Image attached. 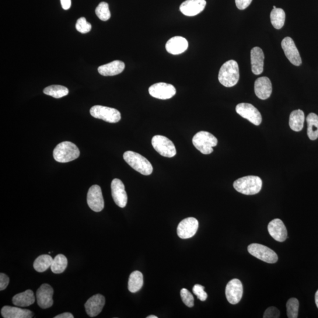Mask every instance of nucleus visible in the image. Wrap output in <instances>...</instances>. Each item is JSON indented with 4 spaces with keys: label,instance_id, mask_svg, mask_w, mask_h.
<instances>
[{
    "label": "nucleus",
    "instance_id": "nucleus-1",
    "mask_svg": "<svg viewBox=\"0 0 318 318\" xmlns=\"http://www.w3.org/2000/svg\"><path fill=\"white\" fill-rule=\"evenodd\" d=\"M239 77L238 64L236 61L230 60L222 65L219 71L218 79L223 86L232 87L238 83Z\"/></svg>",
    "mask_w": 318,
    "mask_h": 318
},
{
    "label": "nucleus",
    "instance_id": "nucleus-2",
    "mask_svg": "<svg viewBox=\"0 0 318 318\" xmlns=\"http://www.w3.org/2000/svg\"><path fill=\"white\" fill-rule=\"evenodd\" d=\"M123 158L129 166L143 175L148 176L153 172V166L149 160L138 153L127 151Z\"/></svg>",
    "mask_w": 318,
    "mask_h": 318
},
{
    "label": "nucleus",
    "instance_id": "nucleus-3",
    "mask_svg": "<svg viewBox=\"0 0 318 318\" xmlns=\"http://www.w3.org/2000/svg\"><path fill=\"white\" fill-rule=\"evenodd\" d=\"M233 187L240 194L246 195H256L261 190L262 180L258 176L243 177L235 181Z\"/></svg>",
    "mask_w": 318,
    "mask_h": 318
},
{
    "label": "nucleus",
    "instance_id": "nucleus-4",
    "mask_svg": "<svg viewBox=\"0 0 318 318\" xmlns=\"http://www.w3.org/2000/svg\"><path fill=\"white\" fill-rule=\"evenodd\" d=\"M80 150L78 147L71 142H63L58 144L54 150L53 157L57 162L68 163L78 159Z\"/></svg>",
    "mask_w": 318,
    "mask_h": 318
},
{
    "label": "nucleus",
    "instance_id": "nucleus-5",
    "mask_svg": "<svg viewBox=\"0 0 318 318\" xmlns=\"http://www.w3.org/2000/svg\"><path fill=\"white\" fill-rule=\"evenodd\" d=\"M192 142L199 151L204 155H209L214 152L213 148L217 146L218 139L208 132L201 131L194 136Z\"/></svg>",
    "mask_w": 318,
    "mask_h": 318
},
{
    "label": "nucleus",
    "instance_id": "nucleus-6",
    "mask_svg": "<svg viewBox=\"0 0 318 318\" xmlns=\"http://www.w3.org/2000/svg\"><path fill=\"white\" fill-rule=\"evenodd\" d=\"M90 113L93 117L111 123H117L121 120L120 111L113 108L97 105L91 108Z\"/></svg>",
    "mask_w": 318,
    "mask_h": 318
},
{
    "label": "nucleus",
    "instance_id": "nucleus-7",
    "mask_svg": "<svg viewBox=\"0 0 318 318\" xmlns=\"http://www.w3.org/2000/svg\"><path fill=\"white\" fill-rule=\"evenodd\" d=\"M247 250L254 257L268 264H275L278 260V255L273 250L261 244H250Z\"/></svg>",
    "mask_w": 318,
    "mask_h": 318
},
{
    "label": "nucleus",
    "instance_id": "nucleus-8",
    "mask_svg": "<svg viewBox=\"0 0 318 318\" xmlns=\"http://www.w3.org/2000/svg\"><path fill=\"white\" fill-rule=\"evenodd\" d=\"M152 144L156 151L162 156L171 158L176 155V149L173 143L165 136H154L152 140Z\"/></svg>",
    "mask_w": 318,
    "mask_h": 318
},
{
    "label": "nucleus",
    "instance_id": "nucleus-9",
    "mask_svg": "<svg viewBox=\"0 0 318 318\" xmlns=\"http://www.w3.org/2000/svg\"><path fill=\"white\" fill-rule=\"evenodd\" d=\"M236 111L240 116L246 118L255 125H260L262 120L261 114L252 104L242 103L237 104Z\"/></svg>",
    "mask_w": 318,
    "mask_h": 318
},
{
    "label": "nucleus",
    "instance_id": "nucleus-10",
    "mask_svg": "<svg viewBox=\"0 0 318 318\" xmlns=\"http://www.w3.org/2000/svg\"><path fill=\"white\" fill-rule=\"evenodd\" d=\"M150 96L161 100L171 99L176 93L175 87L170 84L157 83L154 84L149 89Z\"/></svg>",
    "mask_w": 318,
    "mask_h": 318
},
{
    "label": "nucleus",
    "instance_id": "nucleus-11",
    "mask_svg": "<svg viewBox=\"0 0 318 318\" xmlns=\"http://www.w3.org/2000/svg\"><path fill=\"white\" fill-rule=\"evenodd\" d=\"M87 202L89 208L94 212H100L104 207V202L101 187L98 185L90 187L87 193Z\"/></svg>",
    "mask_w": 318,
    "mask_h": 318
},
{
    "label": "nucleus",
    "instance_id": "nucleus-12",
    "mask_svg": "<svg viewBox=\"0 0 318 318\" xmlns=\"http://www.w3.org/2000/svg\"><path fill=\"white\" fill-rule=\"evenodd\" d=\"M198 227L199 222L197 219L192 217L184 219L177 226V235L183 239L190 238L197 233Z\"/></svg>",
    "mask_w": 318,
    "mask_h": 318
},
{
    "label": "nucleus",
    "instance_id": "nucleus-13",
    "mask_svg": "<svg viewBox=\"0 0 318 318\" xmlns=\"http://www.w3.org/2000/svg\"><path fill=\"white\" fill-rule=\"evenodd\" d=\"M243 292V285L239 279H233L226 285L225 290L226 298L232 305H236L240 301L242 298Z\"/></svg>",
    "mask_w": 318,
    "mask_h": 318
},
{
    "label": "nucleus",
    "instance_id": "nucleus-14",
    "mask_svg": "<svg viewBox=\"0 0 318 318\" xmlns=\"http://www.w3.org/2000/svg\"><path fill=\"white\" fill-rule=\"evenodd\" d=\"M281 46L286 57L292 65L296 66L301 65V57L292 38L289 37H285L282 41Z\"/></svg>",
    "mask_w": 318,
    "mask_h": 318
},
{
    "label": "nucleus",
    "instance_id": "nucleus-15",
    "mask_svg": "<svg viewBox=\"0 0 318 318\" xmlns=\"http://www.w3.org/2000/svg\"><path fill=\"white\" fill-rule=\"evenodd\" d=\"M111 188L115 204L120 208L125 207L128 203V195L123 183L120 179H114L111 182Z\"/></svg>",
    "mask_w": 318,
    "mask_h": 318
},
{
    "label": "nucleus",
    "instance_id": "nucleus-16",
    "mask_svg": "<svg viewBox=\"0 0 318 318\" xmlns=\"http://www.w3.org/2000/svg\"><path fill=\"white\" fill-rule=\"evenodd\" d=\"M54 294L53 289L50 285H42L37 290L36 297L37 303L42 309H47L53 304L52 296Z\"/></svg>",
    "mask_w": 318,
    "mask_h": 318
},
{
    "label": "nucleus",
    "instance_id": "nucleus-17",
    "mask_svg": "<svg viewBox=\"0 0 318 318\" xmlns=\"http://www.w3.org/2000/svg\"><path fill=\"white\" fill-rule=\"evenodd\" d=\"M268 230L270 235L278 242H284L287 239V229L281 219H275L270 222L268 226Z\"/></svg>",
    "mask_w": 318,
    "mask_h": 318
},
{
    "label": "nucleus",
    "instance_id": "nucleus-18",
    "mask_svg": "<svg viewBox=\"0 0 318 318\" xmlns=\"http://www.w3.org/2000/svg\"><path fill=\"white\" fill-rule=\"evenodd\" d=\"M206 5L205 0H186L180 6V10L184 16L192 17L204 11Z\"/></svg>",
    "mask_w": 318,
    "mask_h": 318
},
{
    "label": "nucleus",
    "instance_id": "nucleus-19",
    "mask_svg": "<svg viewBox=\"0 0 318 318\" xmlns=\"http://www.w3.org/2000/svg\"><path fill=\"white\" fill-rule=\"evenodd\" d=\"M105 302L104 297L100 294L91 297L85 305L87 314L92 317L97 316L102 311Z\"/></svg>",
    "mask_w": 318,
    "mask_h": 318
},
{
    "label": "nucleus",
    "instance_id": "nucleus-20",
    "mask_svg": "<svg viewBox=\"0 0 318 318\" xmlns=\"http://www.w3.org/2000/svg\"><path fill=\"white\" fill-rule=\"evenodd\" d=\"M255 92L257 96L261 100L270 98L272 92L271 80L267 77L258 78L255 82Z\"/></svg>",
    "mask_w": 318,
    "mask_h": 318
},
{
    "label": "nucleus",
    "instance_id": "nucleus-21",
    "mask_svg": "<svg viewBox=\"0 0 318 318\" xmlns=\"http://www.w3.org/2000/svg\"><path fill=\"white\" fill-rule=\"evenodd\" d=\"M264 53L262 49L255 47L251 49L250 59L251 71L255 75H260L264 72Z\"/></svg>",
    "mask_w": 318,
    "mask_h": 318
},
{
    "label": "nucleus",
    "instance_id": "nucleus-22",
    "mask_svg": "<svg viewBox=\"0 0 318 318\" xmlns=\"http://www.w3.org/2000/svg\"><path fill=\"white\" fill-rule=\"evenodd\" d=\"M187 48V40L181 36H176L170 38L166 44L167 51L173 55L183 53Z\"/></svg>",
    "mask_w": 318,
    "mask_h": 318
},
{
    "label": "nucleus",
    "instance_id": "nucleus-23",
    "mask_svg": "<svg viewBox=\"0 0 318 318\" xmlns=\"http://www.w3.org/2000/svg\"><path fill=\"white\" fill-rule=\"evenodd\" d=\"M2 315L5 318H31L33 313L29 309H24L18 307L5 306L1 311Z\"/></svg>",
    "mask_w": 318,
    "mask_h": 318
},
{
    "label": "nucleus",
    "instance_id": "nucleus-24",
    "mask_svg": "<svg viewBox=\"0 0 318 318\" xmlns=\"http://www.w3.org/2000/svg\"><path fill=\"white\" fill-rule=\"evenodd\" d=\"M125 68L123 61L115 60L106 65L100 66L98 72L103 76H113L120 74Z\"/></svg>",
    "mask_w": 318,
    "mask_h": 318
},
{
    "label": "nucleus",
    "instance_id": "nucleus-25",
    "mask_svg": "<svg viewBox=\"0 0 318 318\" xmlns=\"http://www.w3.org/2000/svg\"><path fill=\"white\" fill-rule=\"evenodd\" d=\"M12 301L14 305L17 306H29L33 305L35 302L34 292L31 290H27L14 296Z\"/></svg>",
    "mask_w": 318,
    "mask_h": 318
},
{
    "label": "nucleus",
    "instance_id": "nucleus-26",
    "mask_svg": "<svg viewBox=\"0 0 318 318\" xmlns=\"http://www.w3.org/2000/svg\"><path fill=\"white\" fill-rule=\"evenodd\" d=\"M304 121H305V114L301 110L293 111L290 114L289 126L292 131L300 132L303 128Z\"/></svg>",
    "mask_w": 318,
    "mask_h": 318
},
{
    "label": "nucleus",
    "instance_id": "nucleus-27",
    "mask_svg": "<svg viewBox=\"0 0 318 318\" xmlns=\"http://www.w3.org/2000/svg\"><path fill=\"white\" fill-rule=\"evenodd\" d=\"M307 124V134L311 141H315L318 138V116L314 113H310L306 118Z\"/></svg>",
    "mask_w": 318,
    "mask_h": 318
},
{
    "label": "nucleus",
    "instance_id": "nucleus-28",
    "mask_svg": "<svg viewBox=\"0 0 318 318\" xmlns=\"http://www.w3.org/2000/svg\"><path fill=\"white\" fill-rule=\"evenodd\" d=\"M143 285V276L141 272L136 271L131 274L128 282L129 291L136 293L140 291Z\"/></svg>",
    "mask_w": 318,
    "mask_h": 318
},
{
    "label": "nucleus",
    "instance_id": "nucleus-29",
    "mask_svg": "<svg viewBox=\"0 0 318 318\" xmlns=\"http://www.w3.org/2000/svg\"><path fill=\"white\" fill-rule=\"evenodd\" d=\"M286 15L284 10L277 8L272 10L271 21L272 26L276 29H281L284 26Z\"/></svg>",
    "mask_w": 318,
    "mask_h": 318
},
{
    "label": "nucleus",
    "instance_id": "nucleus-30",
    "mask_svg": "<svg viewBox=\"0 0 318 318\" xmlns=\"http://www.w3.org/2000/svg\"><path fill=\"white\" fill-rule=\"evenodd\" d=\"M53 259L49 255H42L35 260L33 264L34 270L38 272H44L51 266Z\"/></svg>",
    "mask_w": 318,
    "mask_h": 318
},
{
    "label": "nucleus",
    "instance_id": "nucleus-31",
    "mask_svg": "<svg viewBox=\"0 0 318 318\" xmlns=\"http://www.w3.org/2000/svg\"><path fill=\"white\" fill-rule=\"evenodd\" d=\"M68 265V259L64 255L59 254L53 259L51 270L54 274H60L62 273L67 268Z\"/></svg>",
    "mask_w": 318,
    "mask_h": 318
},
{
    "label": "nucleus",
    "instance_id": "nucleus-32",
    "mask_svg": "<svg viewBox=\"0 0 318 318\" xmlns=\"http://www.w3.org/2000/svg\"><path fill=\"white\" fill-rule=\"evenodd\" d=\"M43 92L46 95L55 98V99H60V98L68 95L69 91L67 87L65 86L52 85L45 88Z\"/></svg>",
    "mask_w": 318,
    "mask_h": 318
},
{
    "label": "nucleus",
    "instance_id": "nucleus-33",
    "mask_svg": "<svg viewBox=\"0 0 318 318\" xmlns=\"http://www.w3.org/2000/svg\"><path fill=\"white\" fill-rule=\"evenodd\" d=\"M96 14L99 19L103 22L109 20L111 17L109 5L106 2L100 3L97 7Z\"/></svg>",
    "mask_w": 318,
    "mask_h": 318
},
{
    "label": "nucleus",
    "instance_id": "nucleus-34",
    "mask_svg": "<svg viewBox=\"0 0 318 318\" xmlns=\"http://www.w3.org/2000/svg\"><path fill=\"white\" fill-rule=\"evenodd\" d=\"M299 303L298 300L295 298L289 299L286 303L287 316L289 318H297L298 315Z\"/></svg>",
    "mask_w": 318,
    "mask_h": 318
},
{
    "label": "nucleus",
    "instance_id": "nucleus-35",
    "mask_svg": "<svg viewBox=\"0 0 318 318\" xmlns=\"http://www.w3.org/2000/svg\"><path fill=\"white\" fill-rule=\"evenodd\" d=\"M92 27L91 24L87 22L85 17H81V18L77 21L76 28L77 30L80 33L83 34L89 33L92 29Z\"/></svg>",
    "mask_w": 318,
    "mask_h": 318
},
{
    "label": "nucleus",
    "instance_id": "nucleus-36",
    "mask_svg": "<svg viewBox=\"0 0 318 318\" xmlns=\"http://www.w3.org/2000/svg\"><path fill=\"white\" fill-rule=\"evenodd\" d=\"M181 298L187 306L192 307L194 306V298L192 293L186 288H183L180 291Z\"/></svg>",
    "mask_w": 318,
    "mask_h": 318
},
{
    "label": "nucleus",
    "instance_id": "nucleus-37",
    "mask_svg": "<svg viewBox=\"0 0 318 318\" xmlns=\"http://www.w3.org/2000/svg\"><path fill=\"white\" fill-rule=\"evenodd\" d=\"M193 292L201 301L204 302L207 299L208 295L205 291L204 286L199 284L195 285L193 288Z\"/></svg>",
    "mask_w": 318,
    "mask_h": 318
},
{
    "label": "nucleus",
    "instance_id": "nucleus-38",
    "mask_svg": "<svg viewBox=\"0 0 318 318\" xmlns=\"http://www.w3.org/2000/svg\"><path fill=\"white\" fill-rule=\"evenodd\" d=\"M280 315V312L279 310L274 306H271L268 307V308L265 310L264 314V318H278Z\"/></svg>",
    "mask_w": 318,
    "mask_h": 318
},
{
    "label": "nucleus",
    "instance_id": "nucleus-39",
    "mask_svg": "<svg viewBox=\"0 0 318 318\" xmlns=\"http://www.w3.org/2000/svg\"><path fill=\"white\" fill-rule=\"evenodd\" d=\"M9 281L10 279L8 276L3 273L0 274V291H2L8 287Z\"/></svg>",
    "mask_w": 318,
    "mask_h": 318
},
{
    "label": "nucleus",
    "instance_id": "nucleus-40",
    "mask_svg": "<svg viewBox=\"0 0 318 318\" xmlns=\"http://www.w3.org/2000/svg\"><path fill=\"white\" fill-rule=\"evenodd\" d=\"M252 0H235L237 9L243 10L246 9L251 4Z\"/></svg>",
    "mask_w": 318,
    "mask_h": 318
},
{
    "label": "nucleus",
    "instance_id": "nucleus-41",
    "mask_svg": "<svg viewBox=\"0 0 318 318\" xmlns=\"http://www.w3.org/2000/svg\"><path fill=\"white\" fill-rule=\"evenodd\" d=\"M62 8L67 10L71 8L72 2L71 0H60Z\"/></svg>",
    "mask_w": 318,
    "mask_h": 318
},
{
    "label": "nucleus",
    "instance_id": "nucleus-42",
    "mask_svg": "<svg viewBox=\"0 0 318 318\" xmlns=\"http://www.w3.org/2000/svg\"><path fill=\"white\" fill-rule=\"evenodd\" d=\"M55 318H74V316L71 313L65 312L60 314H58Z\"/></svg>",
    "mask_w": 318,
    "mask_h": 318
},
{
    "label": "nucleus",
    "instance_id": "nucleus-43",
    "mask_svg": "<svg viewBox=\"0 0 318 318\" xmlns=\"http://www.w3.org/2000/svg\"><path fill=\"white\" fill-rule=\"evenodd\" d=\"M314 300H315L316 305L318 308V290L315 293V296H314Z\"/></svg>",
    "mask_w": 318,
    "mask_h": 318
},
{
    "label": "nucleus",
    "instance_id": "nucleus-44",
    "mask_svg": "<svg viewBox=\"0 0 318 318\" xmlns=\"http://www.w3.org/2000/svg\"><path fill=\"white\" fill-rule=\"evenodd\" d=\"M158 317L155 316V315H150L148 316V317H147V318H157Z\"/></svg>",
    "mask_w": 318,
    "mask_h": 318
},
{
    "label": "nucleus",
    "instance_id": "nucleus-45",
    "mask_svg": "<svg viewBox=\"0 0 318 318\" xmlns=\"http://www.w3.org/2000/svg\"><path fill=\"white\" fill-rule=\"evenodd\" d=\"M273 8H274V9H277V8H276V6H274Z\"/></svg>",
    "mask_w": 318,
    "mask_h": 318
}]
</instances>
